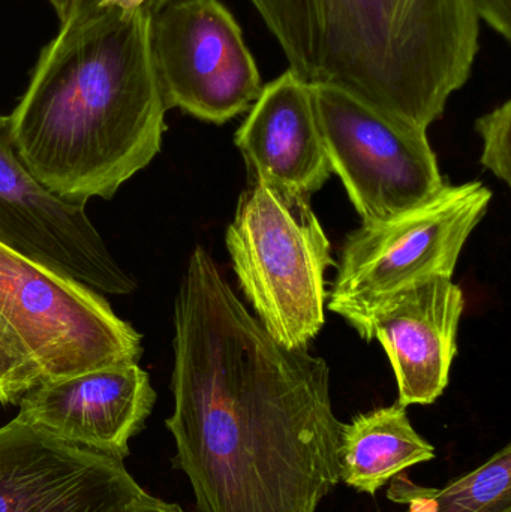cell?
<instances>
[{"mask_svg":"<svg viewBox=\"0 0 511 512\" xmlns=\"http://www.w3.org/2000/svg\"><path fill=\"white\" fill-rule=\"evenodd\" d=\"M511 102H504L489 114L480 117L476 129L483 138V167L489 168L507 185L511 182L510 168Z\"/></svg>","mask_w":511,"mask_h":512,"instance_id":"obj_17","label":"cell"},{"mask_svg":"<svg viewBox=\"0 0 511 512\" xmlns=\"http://www.w3.org/2000/svg\"><path fill=\"white\" fill-rule=\"evenodd\" d=\"M144 493L119 460L17 418L0 427V512H125Z\"/></svg>","mask_w":511,"mask_h":512,"instance_id":"obj_9","label":"cell"},{"mask_svg":"<svg viewBox=\"0 0 511 512\" xmlns=\"http://www.w3.org/2000/svg\"><path fill=\"white\" fill-rule=\"evenodd\" d=\"M99 2H101V0H77L71 15L80 14V12H86L89 11V9L96 8ZM71 15H69V17H71ZM68 18H66V20H68Z\"/></svg>","mask_w":511,"mask_h":512,"instance_id":"obj_21","label":"cell"},{"mask_svg":"<svg viewBox=\"0 0 511 512\" xmlns=\"http://www.w3.org/2000/svg\"><path fill=\"white\" fill-rule=\"evenodd\" d=\"M0 321L29 352L42 381L138 363L143 355V336L104 295L2 234Z\"/></svg>","mask_w":511,"mask_h":512,"instance_id":"obj_5","label":"cell"},{"mask_svg":"<svg viewBox=\"0 0 511 512\" xmlns=\"http://www.w3.org/2000/svg\"><path fill=\"white\" fill-rule=\"evenodd\" d=\"M464 292L434 276L348 316L357 333L377 339L398 382L399 405H431L446 390L455 360Z\"/></svg>","mask_w":511,"mask_h":512,"instance_id":"obj_11","label":"cell"},{"mask_svg":"<svg viewBox=\"0 0 511 512\" xmlns=\"http://www.w3.org/2000/svg\"><path fill=\"white\" fill-rule=\"evenodd\" d=\"M387 498L404 512H511V445L441 489L419 486L405 472L390 481Z\"/></svg>","mask_w":511,"mask_h":512,"instance_id":"obj_15","label":"cell"},{"mask_svg":"<svg viewBox=\"0 0 511 512\" xmlns=\"http://www.w3.org/2000/svg\"><path fill=\"white\" fill-rule=\"evenodd\" d=\"M251 180L311 197L332 174L311 87L291 69L263 86L234 135Z\"/></svg>","mask_w":511,"mask_h":512,"instance_id":"obj_13","label":"cell"},{"mask_svg":"<svg viewBox=\"0 0 511 512\" xmlns=\"http://www.w3.org/2000/svg\"><path fill=\"white\" fill-rule=\"evenodd\" d=\"M491 200V189L482 182L446 183L408 212L363 224L345 239L329 309L348 318L431 277L452 279Z\"/></svg>","mask_w":511,"mask_h":512,"instance_id":"obj_6","label":"cell"},{"mask_svg":"<svg viewBox=\"0 0 511 512\" xmlns=\"http://www.w3.org/2000/svg\"><path fill=\"white\" fill-rule=\"evenodd\" d=\"M306 84L428 132L470 80L476 0H251Z\"/></svg>","mask_w":511,"mask_h":512,"instance_id":"obj_3","label":"cell"},{"mask_svg":"<svg viewBox=\"0 0 511 512\" xmlns=\"http://www.w3.org/2000/svg\"><path fill=\"white\" fill-rule=\"evenodd\" d=\"M156 393L138 363L45 379L21 397L17 420L66 444L123 462Z\"/></svg>","mask_w":511,"mask_h":512,"instance_id":"obj_12","label":"cell"},{"mask_svg":"<svg viewBox=\"0 0 511 512\" xmlns=\"http://www.w3.org/2000/svg\"><path fill=\"white\" fill-rule=\"evenodd\" d=\"M150 26L144 9L96 6L42 48L9 126L21 164L59 200H111L161 152L168 110Z\"/></svg>","mask_w":511,"mask_h":512,"instance_id":"obj_2","label":"cell"},{"mask_svg":"<svg viewBox=\"0 0 511 512\" xmlns=\"http://www.w3.org/2000/svg\"><path fill=\"white\" fill-rule=\"evenodd\" d=\"M0 234L102 295H128L137 280L107 248L86 207L45 191L15 153L9 117L0 116Z\"/></svg>","mask_w":511,"mask_h":512,"instance_id":"obj_10","label":"cell"},{"mask_svg":"<svg viewBox=\"0 0 511 512\" xmlns=\"http://www.w3.org/2000/svg\"><path fill=\"white\" fill-rule=\"evenodd\" d=\"M41 381V372L29 352L0 321V405L20 402Z\"/></svg>","mask_w":511,"mask_h":512,"instance_id":"obj_16","label":"cell"},{"mask_svg":"<svg viewBox=\"0 0 511 512\" xmlns=\"http://www.w3.org/2000/svg\"><path fill=\"white\" fill-rule=\"evenodd\" d=\"M511 0H476L479 20H485L506 41L511 39Z\"/></svg>","mask_w":511,"mask_h":512,"instance_id":"obj_18","label":"cell"},{"mask_svg":"<svg viewBox=\"0 0 511 512\" xmlns=\"http://www.w3.org/2000/svg\"><path fill=\"white\" fill-rule=\"evenodd\" d=\"M125 512H186L179 505L168 504L161 499L152 498L144 493L140 499L134 502L131 507L126 508Z\"/></svg>","mask_w":511,"mask_h":512,"instance_id":"obj_19","label":"cell"},{"mask_svg":"<svg viewBox=\"0 0 511 512\" xmlns=\"http://www.w3.org/2000/svg\"><path fill=\"white\" fill-rule=\"evenodd\" d=\"M150 39L167 110L224 125L263 90L242 29L219 0H173L152 15Z\"/></svg>","mask_w":511,"mask_h":512,"instance_id":"obj_8","label":"cell"},{"mask_svg":"<svg viewBox=\"0 0 511 512\" xmlns=\"http://www.w3.org/2000/svg\"><path fill=\"white\" fill-rule=\"evenodd\" d=\"M309 87L330 168L363 224L395 218L444 188L428 132L396 122L344 90Z\"/></svg>","mask_w":511,"mask_h":512,"instance_id":"obj_7","label":"cell"},{"mask_svg":"<svg viewBox=\"0 0 511 512\" xmlns=\"http://www.w3.org/2000/svg\"><path fill=\"white\" fill-rule=\"evenodd\" d=\"M174 466L197 512H317L339 481L330 369L276 342L197 246L174 301Z\"/></svg>","mask_w":511,"mask_h":512,"instance_id":"obj_1","label":"cell"},{"mask_svg":"<svg viewBox=\"0 0 511 512\" xmlns=\"http://www.w3.org/2000/svg\"><path fill=\"white\" fill-rule=\"evenodd\" d=\"M48 2L51 3L54 12H56L57 17H59L60 23H62V21H65L66 18L71 15L77 0H48Z\"/></svg>","mask_w":511,"mask_h":512,"instance_id":"obj_20","label":"cell"},{"mask_svg":"<svg viewBox=\"0 0 511 512\" xmlns=\"http://www.w3.org/2000/svg\"><path fill=\"white\" fill-rule=\"evenodd\" d=\"M225 243L264 330L285 348H308L324 325V276L335 264L308 195L251 180Z\"/></svg>","mask_w":511,"mask_h":512,"instance_id":"obj_4","label":"cell"},{"mask_svg":"<svg viewBox=\"0 0 511 512\" xmlns=\"http://www.w3.org/2000/svg\"><path fill=\"white\" fill-rule=\"evenodd\" d=\"M434 457L435 448L411 426L407 408L396 402L342 426L339 480L374 496L396 475Z\"/></svg>","mask_w":511,"mask_h":512,"instance_id":"obj_14","label":"cell"}]
</instances>
